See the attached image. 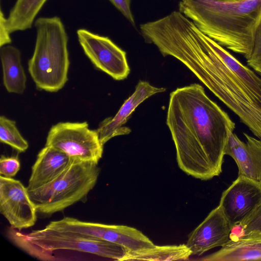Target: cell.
I'll return each instance as SVG.
<instances>
[{
  "label": "cell",
  "mask_w": 261,
  "mask_h": 261,
  "mask_svg": "<svg viewBox=\"0 0 261 261\" xmlns=\"http://www.w3.org/2000/svg\"><path fill=\"white\" fill-rule=\"evenodd\" d=\"M6 17L2 8L0 11V46L1 47L10 44L12 42L10 33L6 25Z\"/></svg>",
  "instance_id": "obj_24"
},
{
  "label": "cell",
  "mask_w": 261,
  "mask_h": 261,
  "mask_svg": "<svg viewBox=\"0 0 261 261\" xmlns=\"http://www.w3.org/2000/svg\"><path fill=\"white\" fill-rule=\"evenodd\" d=\"M37 211L27 187L19 180L0 176V213L18 231L34 225Z\"/></svg>",
  "instance_id": "obj_11"
},
{
  "label": "cell",
  "mask_w": 261,
  "mask_h": 261,
  "mask_svg": "<svg viewBox=\"0 0 261 261\" xmlns=\"http://www.w3.org/2000/svg\"><path fill=\"white\" fill-rule=\"evenodd\" d=\"M99 173L98 164L72 160L53 180L28 191L29 195L37 212L53 214L85 198L95 186Z\"/></svg>",
  "instance_id": "obj_6"
},
{
  "label": "cell",
  "mask_w": 261,
  "mask_h": 261,
  "mask_svg": "<svg viewBox=\"0 0 261 261\" xmlns=\"http://www.w3.org/2000/svg\"><path fill=\"white\" fill-rule=\"evenodd\" d=\"M71 160L63 151L45 145L38 153L32 167L27 187L28 191L37 189L53 180L68 166Z\"/></svg>",
  "instance_id": "obj_15"
},
{
  "label": "cell",
  "mask_w": 261,
  "mask_h": 261,
  "mask_svg": "<svg viewBox=\"0 0 261 261\" xmlns=\"http://www.w3.org/2000/svg\"><path fill=\"white\" fill-rule=\"evenodd\" d=\"M163 53L186 65L261 139V77L254 71L190 20L182 22L170 33Z\"/></svg>",
  "instance_id": "obj_1"
},
{
  "label": "cell",
  "mask_w": 261,
  "mask_h": 261,
  "mask_svg": "<svg viewBox=\"0 0 261 261\" xmlns=\"http://www.w3.org/2000/svg\"><path fill=\"white\" fill-rule=\"evenodd\" d=\"M4 85L9 93L22 94L26 88L27 76L21 64V53L16 47H1Z\"/></svg>",
  "instance_id": "obj_17"
},
{
  "label": "cell",
  "mask_w": 261,
  "mask_h": 261,
  "mask_svg": "<svg viewBox=\"0 0 261 261\" xmlns=\"http://www.w3.org/2000/svg\"><path fill=\"white\" fill-rule=\"evenodd\" d=\"M166 124L182 171L202 180L222 172L224 150L236 125L201 85L192 84L170 93Z\"/></svg>",
  "instance_id": "obj_2"
},
{
  "label": "cell",
  "mask_w": 261,
  "mask_h": 261,
  "mask_svg": "<svg viewBox=\"0 0 261 261\" xmlns=\"http://www.w3.org/2000/svg\"><path fill=\"white\" fill-rule=\"evenodd\" d=\"M7 234L17 247L41 260H53V252L62 250L88 253L118 261H121L125 253V249L120 245L46 226L27 234L10 227Z\"/></svg>",
  "instance_id": "obj_5"
},
{
  "label": "cell",
  "mask_w": 261,
  "mask_h": 261,
  "mask_svg": "<svg viewBox=\"0 0 261 261\" xmlns=\"http://www.w3.org/2000/svg\"><path fill=\"white\" fill-rule=\"evenodd\" d=\"M246 141L230 132L224 154L231 156L238 167V176L261 183V139L243 133Z\"/></svg>",
  "instance_id": "obj_14"
},
{
  "label": "cell",
  "mask_w": 261,
  "mask_h": 261,
  "mask_svg": "<svg viewBox=\"0 0 261 261\" xmlns=\"http://www.w3.org/2000/svg\"><path fill=\"white\" fill-rule=\"evenodd\" d=\"M20 168L18 156H6L2 155L0 159V175L6 177L15 176Z\"/></svg>",
  "instance_id": "obj_22"
},
{
  "label": "cell",
  "mask_w": 261,
  "mask_h": 261,
  "mask_svg": "<svg viewBox=\"0 0 261 261\" xmlns=\"http://www.w3.org/2000/svg\"><path fill=\"white\" fill-rule=\"evenodd\" d=\"M246 62L261 76V19L254 33L250 55Z\"/></svg>",
  "instance_id": "obj_21"
},
{
  "label": "cell",
  "mask_w": 261,
  "mask_h": 261,
  "mask_svg": "<svg viewBox=\"0 0 261 261\" xmlns=\"http://www.w3.org/2000/svg\"><path fill=\"white\" fill-rule=\"evenodd\" d=\"M47 0H16L9 15L6 25L10 34L32 28L36 16Z\"/></svg>",
  "instance_id": "obj_19"
},
{
  "label": "cell",
  "mask_w": 261,
  "mask_h": 261,
  "mask_svg": "<svg viewBox=\"0 0 261 261\" xmlns=\"http://www.w3.org/2000/svg\"><path fill=\"white\" fill-rule=\"evenodd\" d=\"M219 205L233 228L241 225L261 206V183L238 176L223 192Z\"/></svg>",
  "instance_id": "obj_10"
},
{
  "label": "cell",
  "mask_w": 261,
  "mask_h": 261,
  "mask_svg": "<svg viewBox=\"0 0 261 261\" xmlns=\"http://www.w3.org/2000/svg\"><path fill=\"white\" fill-rule=\"evenodd\" d=\"M34 25L36 41L33 54L28 61V70L38 89L56 92L68 81V37L58 16L39 17Z\"/></svg>",
  "instance_id": "obj_4"
},
{
  "label": "cell",
  "mask_w": 261,
  "mask_h": 261,
  "mask_svg": "<svg viewBox=\"0 0 261 261\" xmlns=\"http://www.w3.org/2000/svg\"><path fill=\"white\" fill-rule=\"evenodd\" d=\"M0 141L19 152H25L29 147L28 142L18 130L16 122L5 116L0 117Z\"/></svg>",
  "instance_id": "obj_20"
},
{
  "label": "cell",
  "mask_w": 261,
  "mask_h": 261,
  "mask_svg": "<svg viewBox=\"0 0 261 261\" xmlns=\"http://www.w3.org/2000/svg\"><path fill=\"white\" fill-rule=\"evenodd\" d=\"M133 24L135 20L130 9V0H109Z\"/></svg>",
  "instance_id": "obj_23"
},
{
  "label": "cell",
  "mask_w": 261,
  "mask_h": 261,
  "mask_svg": "<svg viewBox=\"0 0 261 261\" xmlns=\"http://www.w3.org/2000/svg\"><path fill=\"white\" fill-rule=\"evenodd\" d=\"M192 255L186 244L156 246L137 250L125 249L121 261H171L187 260Z\"/></svg>",
  "instance_id": "obj_18"
},
{
  "label": "cell",
  "mask_w": 261,
  "mask_h": 261,
  "mask_svg": "<svg viewBox=\"0 0 261 261\" xmlns=\"http://www.w3.org/2000/svg\"><path fill=\"white\" fill-rule=\"evenodd\" d=\"M166 91L163 87H156L145 81H140L134 93L125 100L114 117L107 118L101 121L96 129L101 144H104L112 138L127 135L130 129L123 125L138 106L151 96Z\"/></svg>",
  "instance_id": "obj_13"
},
{
  "label": "cell",
  "mask_w": 261,
  "mask_h": 261,
  "mask_svg": "<svg viewBox=\"0 0 261 261\" xmlns=\"http://www.w3.org/2000/svg\"><path fill=\"white\" fill-rule=\"evenodd\" d=\"M232 228L219 205L189 234L186 244L192 255H201L226 244L230 240Z\"/></svg>",
  "instance_id": "obj_12"
},
{
  "label": "cell",
  "mask_w": 261,
  "mask_h": 261,
  "mask_svg": "<svg viewBox=\"0 0 261 261\" xmlns=\"http://www.w3.org/2000/svg\"><path fill=\"white\" fill-rule=\"evenodd\" d=\"M53 225L56 229L73 231L113 243L129 250L143 249L155 245L141 231L125 225L84 222L69 217L55 221Z\"/></svg>",
  "instance_id": "obj_8"
},
{
  "label": "cell",
  "mask_w": 261,
  "mask_h": 261,
  "mask_svg": "<svg viewBox=\"0 0 261 261\" xmlns=\"http://www.w3.org/2000/svg\"><path fill=\"white\" fill-rule=\"evenodd\" d=\"M203 261L261 260V233L230 237L219 250L200 259Z\"/></svg>",
  "instance_id": "obj_16"
},
{
  "label": "cell",
  "mask_w": 261,
  "mask_h": 261,
  "mask_svg": "<svg viewBox=\"0 0 261 261\" xmlns=\"http://www.w3.org/2000/svg\"><path fill=\"white\" fill-rule=\"evenodd\" d=\"M45 146L66 153L71 160L98 164L103 145L96 130L89 128L87 122H61L50 128Z\"/></svg>",
  "instance_id": "obj_7"
},
{
  "label": "cell",
  "mask_w": 261,
  "mask_h": 261,
  "mask_svg": "<svg viewBox=\"0 0 261 261\" xmlns=\"http://www.w3.org/2000/svg\"><path fill=\"white\" fill-rule=\"evenodd\" d=\"M85 54L97 69L117 81L127 78L130 73L126 52L109 37L85 29L76 32Z\"/></svg>",
  "instance_id": "obj_9"
},
{
  "label": "cell",
  "mask_w": 261,
  "mask_h": 261,
  "mask_svg": "<svg viewBox=\"0 0 261 261\" xmlns=\"http://www.w3.org/2000/svg\"><path fill=\"white\" fill-rule=\"evenodd\" d=\"M179 11L221 46L246 60L250 56L261 19V0H181Z\"/></svg>",
  "instance_id": "obj_3"
}]
</instances>
